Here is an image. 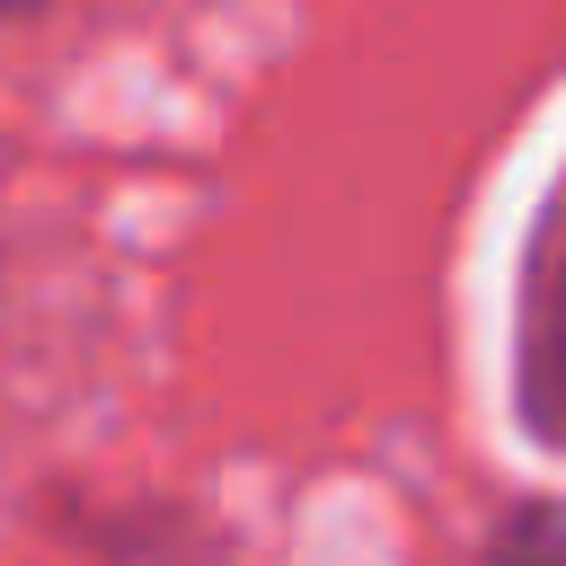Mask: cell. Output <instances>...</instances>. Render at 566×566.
I'll list each match as a JSON object with an SVG mask.
<instances>
[{"mask_svg":"<svg viewBox=\"0 0 566 566\" xmlns=\"http://www.w3.org/2000/svg\"><path fill=\"white\" fill-rule=\"evenodd\" d=\"M531 407H539V424L566 442V274L548 283V310H539V327H531Z\"/></svg>","mask_w":566,"mask_h":566,"instance_id":"1","label":"cell"}]
</instances>
